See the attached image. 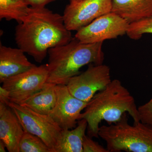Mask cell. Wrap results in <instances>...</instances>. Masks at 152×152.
<instances>
[{"label": "cell", "mask_w": 152, "mask_h": 152, "mask_svg": "<svg viewBox=\"0 0 152 152\" xmlns=\"http://www.w3.org/2000/svg\"><path fill=\"white\" fill-rule=\"evenodd\" d=\"M125 113L130 115L134 123L140 121L134 98L121 81L115 79L88 102L79 120H86L87 135L98 138L102 121L112 124L119 121Z\"/></svg>", "instance_id": "obj_2"}, {"label": "cell", "mask_w": 152, "mask_h": 152, "mask_svg": "<svg viewBox=\"0 0 152 152\" xmlns=\"http://www.w3.org/2000/svg\"><path fill=\"white\" fill-rule=\"evenodd\" d=\"M6 148L5 145L4 143V142L0 140V152H6Z\"/></svg>", "instance_id": "obj_22"}, {"label": "cell", "mask_w": 152, "mask_h": 152, "mask_svg": "<svg viewBox=\"0 0 152 152\" xmlns=\"http://www.w3.org/2000/svg\"><path fill=\"white\" fill-rule=\"evenodd\" d=\"M112 80L110 69L108 66L91 64L86 70L71 78L66 86L75 97L88 102Z\"/></svg>", "instance_id": "obj_7"}, {"label": "cell", "mask_w": 152, "mask_h": 152, "mask_svg": "<svg viewBox=\"0 0 152 152\" xmlns=\"http://www.w3.org/2000/svg\"><path fill=\"white\" fill-rule=\"evenodd\" d=\"M103 43H85L75 37L66 45L49 49L47 83L66 85L71 78L80 73L84 66L103 64Z\"/></svg>", "instance_id": "obj_3"}, {"label": "cell", "mask_w": 152, "mask_h": 152, "mask_svg": "<svg viewBox=\"0 0 152 152\" xmlns=\"http://www.w3.org/2000/svg\"><path fill=\"white\" fill-rule=\"evenodd\" d=\"M30 8L28 0H0V19L15 20L20 23L28 15Z\"/></svg>", "instance_id": "obj_16"}, {"label": "cell", "mask_w": 152, "mask_h": 152, "mask_svg": "<svg viewBox=\"0 0 152 152\" xmlns=\"http://www.w3.org/2000/svg\"><path fill=\"white\" fill-rule=\"evenodd\" d=\"M56 86L54 84L46 83L40 91L21 105L39 113L49 115L56 103Z\"/></svg>", "instance_id": "obj_15"}, {"label": "cell", "mask_w": 152, "mask_h": 152, "mask_svg": "<svg viewBox=\"0 0 152 152\" xmlns=\"http://www.w3.org/2000/svg\"><path fill=\"white\" fill-rule=\"evenodd\" d=\"M48 77V64L36 66L7 79L1 86L8 92L10 102L21 105L44 87Z\"/></svg>", "instance_id": "obj_6"}, {"label": "cell", "mask_w": 152, "mask_h": 152, "mask_svg": "<svg viewBox=\"0 0 152 152\" xmlns=\"http://www.w3.org/2000/svg\"><path fill=\"white\" fill-rule=\"evenodd\" d=\"M152 34V17L130 23L126 35L130 39L138 40L144 34Z\"/></svg>", "instance_id": "obj_18"}, {"label": "cell", "mask_w": 152, "mask_h": 152, "mask_svg": "<svg viewBox=\"0 0 152 152\" xmlns=\"http://www.w3.org/2000/svg\"><path fill=\"white\" fill-rule=\"evenodd\" d=\"M18 48L41 63L49 49L68 43L72 39L63 15L45 7H30L28 15L15 30Z\"/></svg>", "instance_id": "obj_1"}, {"label": "cell", "mask_w": 152, "mask_h": 152, "mask_svg": "<svg viewBox=\"0 0 152 152\" xmlns=\"http://www.w3.org/2000/svg\"><path fill=\"white\" fill-rule=\"evenodd\" d=\"M24 132L12 108L0 102V140L4 142L9 152H19V143Z\"/></svg>", "instance_id": "obj_11"}, {"label": "cell", "mask_w": 152, "mask_h": 152, "mask_svg": "<svg viewBox=\"0 0 152 152\" xmlns=\"http://www.w3.org/2000/svg\"><path fill=\"white\" fill-rule=\"evenodd\" d=\"M19 152H52L45 142L38 136L24 131L20 141Z\"/></svg>", "instance_id": "obj_17"}, {"label": "cell", "mask_w": 152, "mask_h": 152, "mask_svg": "<svg viewBox=\"0 0 152 152\" xmlns=\"http://www.w3.org/2000/svg\"><path fill=\"white\" fill-rule=\"evenodd\" d=\"M24 130L40 138L55 152L62 129L49 115L39 113L26 107L9 102Z\"/></svg>", "instance_id": "obj_5"}, {"label": "cell", "mask_w": 152, "mask_h": 152, "mask_svg": "<svg viewBox=\"0 0 152 152\" xmlns=\"http://www.w3.org/2000/svg\"><path fill=\"white\" fill-rule=\"evenodd\" d=\"M56 103L49 115L62 129H72L77 126L88 102L75 97L66 85H56Z\"/></svg>", "instance_id": "obj_10"}, {"label": "cell", "mask_w": 152, "mask_h": 152, "mask_svg": "<svg viewBox=\"0 0 152 152\" xmlns=\"http://www.w3.org/2000/svg\"><path fill=\"white\" fill-rule=\"evenodd\" d=\"M129 24L124 19L111 12L77 31L75 37L85 43L103 42L126 34Z\"/></svg>", "instance_id": "obj_8"}, {"label": "cell", "mask_w": 152, "mask_h": 152, "mask_svg": "<svg viewBox=\"0 0 152 152\" xmlns=\"http://www.w3.org/2000/svg\"><path fill=\"white\" fill-rule=\"evenodd\" d=\"M140 121L145 124L152 125V98L146 103L138 107Z\"/></svg>", "instance_id": "obj_20"}, {"label": "cell", "mask_w": 152, "mask_h": 152, "mask_svg": "<svg viewBox=\"0 0 152 152\" xmlns=\"http://www.w3.org/2000/svg\"><path fill=\"white\" fill-rule=\"evenodd\" d=\"M112 12L129 23L152 17V0H112Z\"/></svg>", "instance_id": "obj_13"}, {"label": "cell", "mask_w": 152, "mask_h": 152, "mask_svg": "<svg viewBox=\"0 0 152 152\" xmlns=\"http://www.w3.org/2000/svg\"><path fill=\"white\" fill-rule=\"evenodd\" d=\"M56 0H28L30 7L34 8L45 7L50 3Z\"/></svg>", "instance_id": "obj_21"}, {"label": "cell", "mask_w": 152, "mask_h": 152, "mask_svg": "<svg viewBox=\"0 0 152 152\" xmlns=\"http://www.w3.org/2000/svg\"><path fill=\"white\" fill-rule=\"evenodd\" d=\"M88 125L86 120L82 119L73 129L62 130L55 152H83V140Z\"/></svg>", "instance_id": "obj_14"}, {"label": "cell", "mask_w": 152, "mask_h": 152, "mask_svg": "<svg viewBox=\"0 0 152 152\" xmlns=\"http://www.w3.org/2000/svg\"><path fill=\"white\" fill-rule=\"evenodd\" d=\"M83 0H69V4H75V3L79 2Z\"/></svg>", "instance_id": "obj_23"}, {"label": "cell", "mask_w": 152, "mask_h": 152, "mask_svg": "<svg viewBox=\"0 0 152 152\" xmlns=\"http://www.w3.org/2000/svg\"><path fill=\"white\" fill-rule=\"evenodd\" d=\"M127 113L116 123L99 128L106 148L109 152H152V125L141 121L130 125Z\"/></svg>", "instance_id": "obj_4"}, {"label": "cell", "mask_w": 152, "mask_h": 152, "mask_svg": "<svg viewBox=\"0 0 152 152\" xmlns=\"http://www.w3.org/2000/svg\"><path fill=\"white\" fill-rule=\"evenodd\" d=\"M25 52L19 48L0 44V83L29 70L36 65L30 62Z\"/></svg>", "instance_id": "obj_12"}, {"label": "cell", "mask_w": 152, "mask_h": 152, "mask_svg": "<svg viewBox=\"0 0 152 152\" xmlns=\"http://www.w3.org/2000/svg\"><path fill=\"white\" fill-rule=\"evenodd\" d=\"M83 152H109L106 148L94 141L88 135H85L83 140Z\"/></svg>", "instance_id": "obj_19"}, {"label": "cell", "mask_w": 152, "mask_h": 152, "mask_svg": "<svg viewBox=\"0 0 152 152\" xmlns=\"http://www.w3.org/2000/svg\"><path fill=\"white\" fill-rule=\"evenodd\" d=\"M112 10V0H83L66 5L63 16L67 28L77 31Z\"/></svg>", "instance_id": "obj_9"}]
</instances>
